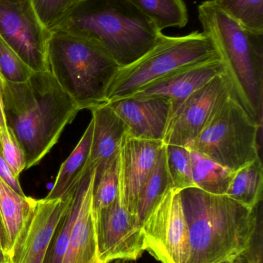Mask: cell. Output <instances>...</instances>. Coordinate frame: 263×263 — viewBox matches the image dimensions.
Wrapping results in <instances>:
<instances>
[{"mask_svg":"<svg viewBox=\"0 0 263 263\" xmlns=\"http://www.w3.org/2000/svg\"><path fill=\"white\" fill-rule=\"evenodd\" d=\"M2 84L6 126L24 153L28 170L50 152L80 110L49 71L33 72L24 83L3 80Z\"/></svg>","mask_w":263,"mask_h":263,"instance_id":"cell-1","label":"cell"},{"mask_svg":"<svg viewBox=\"0 0 263 263\" xmlns=\"http://www.w3.org/2000/svg\"><path fill=\"white\" fill-rule=\"evenodd\" d=\"M180 192L189 237L187 263H224L242 258L262 202L250 210L226 195L210 194L196 187Z\"/></svg>","mask_w":263,"mask_h":263,"instance_id":"cell-2","label":"cell"},{"mask_svg":"<svg viewBox=\"0 0 263 263\" xmlns=\"http://www.w3.org/2000/svg\"><path fill=\"white\" fill-rule=\"evenodd\" d=\"M54 31L92 42L120 68L143 57L164 35L130 0H81Z\"/></svg>","mask_w":263,"mask_h":263,"instance_id":"cell-3","label":"cell"},{"mask_svg":"<svg viewBox=\"0 0 263 263\" xmlns=\"http://www.w3.org/2000/svg\"><path fill=\"white\" fill-rule=\"evenodd\" d=\"M203 32L211 37L225 68L233 97L258 124H262L263 34L252 32L215 3L199 5Z\"/></svg>","mask_w":263,"mask_h":263,"instance_id":"cell-4","label":"cell"},{"mask_svg":"<svg viewBox=\"0 0 263 263\" xmlns=\"http://www.w3.org/2000/svg\"><path fill=\"white\" fill-rule=\"evenodd\" d=\"M48 71L80 110L108 104V89L120 66L100 46L61 31L51 32Z\"/></svg>","mask_w":263,"mask_h":263,"instance_id":"cell-5","label":"cell"},{"mask_svg":"<svg viewBox=\"0 0 263 263\" xmlns=\"http://www.w3.org/2000/svg\"><path fill=\"white\" fill-rule=\"evenodd\" d=\"M216 59L222 58L211 37L204 32L163 35L143 57L120 68L108 89V103L127 98L178 69Z\"/></svg>","mask_w":263,"mask_h":263,"instance_id":"cell-6","label":"cell"},{"mask_svg":"<svg viewBox=\"0 0 263 263\" xmlns=\"http://www.w3.org/2000/svg\"><path fill=\"white\" fill-rule=\"evenodd\" d=\"M261 127L231 94L188 148L235 172L260 158Z\"/></svg>","mask_w":263,"mask_h":263,"instance_id":"cell-7","label":"cell"},{"mask_svg":"<svg viewBox=\"0 0 263 263\" xmlns=\"http://www.w3.org/2000/svg\"><path fill=\"white\" fill-rule=\"evenodd\" d=\"M143 247L161 263H187L188 228L181 192L171 189L148 215L142 227Z\"/></svg>","mask_w":263,"mask_h":263,"instance_id":"cell-8","label":"cell"},{"mask_svg":"<svg viewBox=\"0 0 263 263\" xmlns=\"http://www.w3.org/2000/svg\"><path fill=\"white\" fill-rule=\"evenodd\" d=\"M50 35L31 0H0V36L33 72L48 71Z\"/></svg>","mask_w":263,"mask_h":263,"instance_id":"cell-9","label":"cell"},{"mask_svg":"<svg viewBox=\"0 0 263 263\" xmlns=\"http://www.w3.org/2000/svg\"><path fill=\"white\" fill-rule=\"evenodd\" d=\"M94 219L98 263L136 261L143 254L142 229L125 205L120 181L114 202L94 215Z\"/></svg>","mask_w":263,"mask_h":263,"instance_id":"cell-10","label":"cell"},{"mask_svg":"<svg viewBox=\"0 0 263 263\" xmlns=\"http://www.w3.org/2000/svg\"><path fill=\"white\" fill-rule=\"evenodd\" d=\"M231 94L225 72L199 88L171 114L164 143L188 147Z\"/></svg>","mask_w":263,"mask_h":263,"instance_id":"cell-11","label":"cell"},{"mask_svg":"<svg viewBox=\"0 0 263 263\" xmlns=\"http://www.w3.org/2000/svg\"><path fill=\"white\" fill-rule=\"evenodd\" d=\"M74 194L60 199H34L11 263H43L56 230Z\"/></svg>","mask_w":263,"mask_h":263,"instance_id":"cell-12","label":"cell"},{"mask_svg":"<svg viewBox=\"0 0 263 263\" xmlns=\"http://www.w3.org/2000/svg\"><path fill=\"white\" fill-rule=\"evenodd\" d=\"M164 145L162 141L136 139L128 133L122 140L119 153V181L125 205L136 219L141 190L152 171Z\"/></svg>","mask_w":263,"mask_h":263,"instance_id":"cell-13","label":"cell"},{"mask_svg":"<svg viewBox=\"0 0 263 263\" xmlns=\"http://www.w3.org/2000/svg\"><path fill=\"white\" fill-rule=\"evenodd\" d=\"M136 139L163 142L172 107L162 97H128L109 103Z\"/></svg>","mask_w":263,"mask_h":263,"instance_id":"cell-14","label":"cell"},{"mask_svg":"<svg viewBox=\"0 0 263 263\" xmlns=\"http://www.w3.org/2000/svg\"><path fill=\"white\" fill-rule=\"evenodd\" d=\"M225 72V68L222 59L196 63L178 69L128 97L167 99L171 103L173 112L193 92L215 77Z\"/></svg>","mask_w":263,"mask_h":263,"instance_id":"cell-15","label":"cell"},{"mask_svg":"<svg viewBox=\"0 0 263 263\" xmlns=\"http://www.w3.org/2000/svg\"><path fill=\"white\" fill-rule=\"evenodd\" d=\"M96 170L88 173L79 184V207L67 249L62 263H98L93 192Z\"/></svg>","mask_w":263,"mask_h":263,"instance_id":"cell-16","label":"cell"},{"mask_svg":"<svg viewBox=\"0 0 263 263\" xmlns=\"http://www.w3.org/2000/svg\"><path fill=\"white\" fill-rule=\"evenodd\" d=\"M94 122L88 171L100 170L118 156L122 140L128 133L125 122L110 103L91 110Z\"/></svg>","mask_w":263,"mask_h":263,"instance_id":"cell-17","label":"cell"},{"mask_svg":"<svg viewBox=\"0 0 263 263\" xmlns=\"http://www.w3.org/2000/svg\"><path fill=\"white\" fill-rule=\"evenodd\" d=\"M94 122L91 119L81 139L69 157L62 163L52 190L46 198L60 199L67 197L75 193L83 178L91 173L88 171Z\"/></svg>","mask_w":263,"mask_h":263,"instance_id":"cell-18","label":"cell"},{"mask_svg":"<svg viewBox=\"0 0 263 263\" xmlns=\"http://www.w3.org/2000/svg\"><path fill=\"white\" fill-rule=\"evenodd\" d=\"M34 199L18 194L0 179V216L7 241L6 254L10 262Z\"/></svg>","mask_w":263,"mask_h":263,"instance_id":"cell-19","label":"cell"},{"mask_svg":"<svg viewBox=\"0 0 263 263\" xmlns=\"http://www.w3.org/2000/svg\"><path fill=\"white\" fill-rule=\"evenodd\" d=\"M263 167L261 158L234 172L226 196L254 210L262 202Z\"/></svg>","mask_w":263,"mask_h":263,"instance_id":"cell-20","label":"cell"},{"mask_svg":"<svg viewBox=\"0 0 263 263\" xmlns=\"http://www.w3.org/2000/svg\"><path fill=\"white\" fill-rule=\"evenodd\" d=\"M171 189L172 184L168 174L164 145L152 171L141 190L137 208V219L141 227L153 209Z\"/></svg>","mask_w":263,"mask_h":263,"instance_id":"cell-21","label":"cell"},{"mask_svg":"<svg viewBox=\"0 0 263 263\" xmlns=\"http://www.w3.org/2000/svg\"><path fill=\"white\" fill-rule=\"evenodd\" d=\"M195 187L210 194L226 195L234 172L208 156L191 150Z\"/></svg>","mask_w":263,"mask_h":263,"instance_id":"cell-22","label":"cell"},{"mask_svg":"<svg viewBox=\"0 0 263 263\" xmlns=\"http://www.w3.org/2000/svg\"><path fill=\"white\" fill-rule=\"evenodd\" d=\"M162 32L170 27L182 28L188 21L183 0H130Z\"/></svg>","mask_w":263,"mask_h":263,"instance_id":"cell-23","label":"cell"},{"mask_svg":"<svg viewBox=\"0 0 263 263\" xmlns=\"http://www.w3.org/2000/svg\"><path fill=\"white\" fill-rule=\"evenodd\" d=\"M119 154L100 170H96L95 183L93 192L94 215L111 205L115 200L119 192Z\"/></svg>","mask_w":263,"mask_h":263,"instance_id":"cell-24","label":"cell"},{"mask_svg":"<svg viewBox=\"0 0 263 263\" xmlns=\"http://www.w3.org/2000/svg\"><path fill=\"white\" fill-rule=\"evenodd\" d=\"M229 16L248 30L263 34V0H214Z\"/></svg>","mask_w":263,"mask_h":263,"instance_id":"cell-25","label":"cell"},{"mask_svg":"<svg viewBox=\"0 0 263 263\" xmlns=\"http://www.w3.org/2000/svg\"><path fill=\"white\" fill-rule=\"evenodd\" d=\"M167 167L172 188L182 191L195 187L192 179L191 149L177 145H165Z\"/></svg>","mask_w":263,"mask_h":263,"instance_id":"cell-26","label":"cell"},{"mask_svg":"<svg viewBox=\"0 0 263 263\" xmlns=\"http://www.w3.org/2000/svg\"><path fill=\"white\" fill-rule=\"evenodd\" d=\"M79 197L76 190L71 205L56 230L43 263H62L77 217Z\"/></svg>","mask_w":263,"mask_h":263,"instance_id":"cell-27","label":"cell"},{"mask_svg":"<svg viewBox=\"0 0 263 263\" xmlns=\"http://www.w3.org/2000/svg\"><path fill=\"white\" fill-rule=\"evenodd\" d=\"M33 71L0 36V77L9 83H21L30 78Z\"/></svg>","mask_w":263,"mask_h":263,"instance_id":"cell-28","label":"cell"},{"mask_svg":"<svg viewBox=\"0 0 263 263\" xmlns=\"http://www.w3.org/2000/svg\"><path fill=\"white\" fill-rule=\"evenodd\" d=\"M43 26L52 32L81 0H31Z\"/></svg>","mask_w":263,"mask_h":263,"instance_id":"cell-29","label":"cell"},{"mask_svg":"<svg viewBox=\"0 0 263 263\" xmlns=\"http://www.w3.org/2000/svg\"><path fill=\"white\" fill-rule=\"evenodd\" d=\"M0 153L16 177L26 170L24 153L15 136L9 129L0 133Z\"/></svg>","mask_w":263,"mask_h":263,"instance_id":"cell-30","label":"cell"},{"mask_svg":"<svg viewBox=\"0 0 263 263\" xmlns=\"http://www.w3.org/2000/svg\"><path fill=\"white\" fill-rule=\"evenodd\" d=\"M262 205L258 213L256 227L248 249L242 257L248 263H263Z\"/></svg>","mask_w":263,"mask_h":263,"instance_id":"cell-31","label":"cell"},{"mask_svg":"<svg viewBox=\"0 0 263 263\" xmlns=\"http://www.w3.org/2000/svg\"><path fill=\"white\" fill-rule=\"evenodd\" d=\"M0 179L18 194L25 196L19 181V178L15 176L1 153H0Z\"/></svg>","mask_w":263,"mask_h":263,"instance_id":"cell-32","label":"cell"},{"mask_svg":"<svg viewBox=\"0 0 263 263\" xmlns=\"http://www.w3.org/2000/svg\"><path fill=\"white\" fill-rule=\"evenodd\" d=\"M3 79L0 77V133L7 130L8 127L6 126V119H5L4 106H3Z\"/></svg>","mask_w":263,"mask_h":263,"instance_id":"cell-33","label":"cell"},{"mask_svg":"<svg viewBox=\"0 0 263 263\" xmlns=\"http://www.w3.org/2000/svg\"><path fill=\"white\" fill-rule=\"evenodd\" d=\"M0 242H1L2 247L6 254L7 241H6V233H5L4 227H3V222H2L1 216H0Z\"/></svg>","mask_w":263,"mask_h":263,"instance_id":"cell-34","label":"cell"},{"mask_svg":"<svg viewBox=\"0 0 263 263\" xmlns=\"http://www.w3.org/2000/svg\"><path fill=\"white\" fill-rule=\"evenodd\" d=\"M0 263H11L7 255L6 254L2 247L1 242H0Z\"/></svg>","mask_w":263,"mask_h":263,"instance_id":"cell-35","label":"cell"},{"mask_svg":"<svg viewBox=\"0 0 263 263\" xmlns=\"http://www.w3.org/2000/svg\"><path fill=\"white\" fill-rule=\"evenodd\" d=\"M110 263H135V261L131 260H115Z\"/></svg>","mask_w":263,"mask_h":263,"instance_id":"cell-36","label":"cell"},{"mask_svg":"<svg viewBox=\"0 0 263 263\" xmlns=\"http://www.w3.org/2000/svg\"><path fill=\"white\" fill-rule=\"evenodd\" d=\"M224 263H242V258L236 259V260L235 261H231V262H226Z\"/></svg>","mask_w":263,"mask_h":263,"instance_id":"cell-37","label":"cell"}]
</instances>
